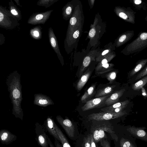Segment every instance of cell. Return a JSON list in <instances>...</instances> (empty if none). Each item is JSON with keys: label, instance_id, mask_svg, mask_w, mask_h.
<instances>
[{"label": "cell", "instance_id": "19", "mask_svg": "<svg viewBox=\"0 0 147 147\" xmlns=\"http://www.w3.org/2000/svg\"><path fill=\"white\" fill-rule=\"evenodd\" d=\"M55 123L52 117L48 116L45 122V127L49 134L60 142V139L56 129Z\"/></svg>", "mask_w": 147, "mask_h": 147}, {"label": "cell", "instance_id": "24", "mask_svg": "<svg viewBox=\"0 0 147 147\" xmlns=\"http://www.w3.org/2000/svg\"><path fill=\"white\" fill-rule=\"evenodd\" d=\"M9 10L11 13L19 21L22 19L21 11L15 5L12 0L9 2Z\"/></svg>", "mask_w": 147, "mask_h": 147}, {"label": "cell", "instance_id": "50", "mask_svg": "<svg viewBox=\"0 0 147 147\" xmlns=\"http://www.w3.org/2000/svg\"><path fill=\"white\" fill-rule=\"evenodd\" d=\"M145 21L147 22V15L145 18Z\"/></svg>", "mask_w": 147, "mask_h": 147}, {"label": "cell", "instance_id": "26", "mask_svg": "<svg viewBox=\"0 0 147 147\" xmlns=\"http://www.w3.org/2000/svg\"><path fill=\"white\" fill-rule=\"evenodd\" d=\"M147 63V58L139 60L136 62L135 66L130 72L129 77H131L136 74L146 65Z\"/></svg>", "mask_w": 147, "mask_h": 147}, {"label": "cell", "instance_id": "11", "mask_svg": "<svg viewBox=\"0 0 147 147\" xmlns=\"http://www.w3.org/2000/svg\"><path fill=\"white\" fill-rule=\"evenodd\" d=\"M56 119L68 137L70 138H74L75 132V127L71 120L68 119H64L60 115L57 116Z\"/></svg>", "mask_w": 147, "mask_h": 147}, {"label": "cell", "instance_id": "29", "mask_svg": "<svg viewBox=\"0 0 147 147\" xmlns=\"http://www.w3.org/2000/svg\"><path fill=\"white\" fill-rule=\"evenodd\" d=\"M42 28L40 26H37L31 28L30 34L33 38L36 40L40 39L42 37Z\"/></svg>", "mask_w": 147, "mask_h": 147}, {"label": "cell", "instance_id": "22", "mask_svg": "<svg viewBox=\"0 0 147 147\" xmlns=\"http://www.w3.org/2000/svg\"><path fill=\"white\" fill-rule=\"evenodd\" d=\"M92 71L89 69L83 74L78 81L76 88L78 91L80 90L84 86L91 75Z\"/></svg>", "mask_w": 147, "mask_h": 147}, {"label": "cell", "instance_id": "20", "mask_svg": "<svg viewBox=\"0 0 147 147\" xmlns=\"http://www.w3.org/2000/svg\"><path fill=\"white\" fill-rule=\"evenodd\" d=\"M127 130L137 138L147 142V133L142 128L137 127L134 126H129L127 127Z\"/></svg>", "mask_w": 147, "mask_h": 147}, {"label": "cell", "instance_id": "35", "mask_svg": "<svg viewBox=\"0 0 147 147\" xmlns=\"http://www.w3.org/2000/svg\"><path fill=\"white\" fill-rule=\"evenodd\" d=\"M58 1V0H39L37 2L36 4L38 5L48 8Z\"/></svg>", "mask_w": 147, "mask_h": 147}, {"label": "cell", "instance_id": "33", "mask_svg": "<svg viewBox=\"0 0 147 147\" xmlns=\"http://www.w3.org/2000/svg\"><path fill=\"white\" fill-rule=\"evenodd\" d=\"M147 83V76H144L140 80L132 84V88L134 90H138L141 89Z\"/></svg>", "mask_w": 147, "mask_h": 147}, {"label": "cell", "instance_id": "31", "mask_svg": "<svg viewBox=\"0 0 147 147\" xmlns=\"http://www.w3.org/2000/svg\"><path fill=\"white\" fill-rule=\"evenodd\" d=\"M129 103V101L128 100H126L123 101L118 102L110 106H108L106 107L101 109V110L102 112H109L110 110L114 109L119 107L123 105H128Z\"/></svg>", "mask_w": 147, "mask_h": 147}, {"label": "cell", "instance_id": "46", "mask_svg": "<svg viewBox=\"0 0 147 147\" xmlns=\"http://www.w3.org/2000/svg\"><path fill=\"white\" fill-rule=\"evenodd\" d=\"M95 1V0H88V1L89 2V4L90 6V9H92V8L93 7Z\"/></svg>", "mask_w": 147, "mask_h": 147}, {"label": "cell", "instance_id": "1", "mask_svg": "<svg viewBox=\"0 0 147 147\" xmlns=\"http://www.w3.org/2000/svg\"><path fill=\"white\" fill-rule=\"evenodd\" d=\"M9 97L13 105L12 114L22 120L23 113L21 104L22 100L20 76L16 71L11 73L6 81Z\"/></svg>", "mask_w": 147, "mask_h": 147}, {"label": "cell", "instance_id": "2", "mask_svg": "<svg viewBox=\"0 0 147 147\" xmlns=\"http://www.w3.org/2000/svg\"><path fill=\"white\" fill-rule=\"evenodd\" d=\"M92 121L91 134L96 143H98L103 138H107L105 132L109 134L114 139L117 140L118 138L115 134L113 127L109 121L107 120Z\"/></svg>", "mask_w": 147, "mask_h": 147}, {"label": "cell", "instance_id": "39", "mask_svg": "<svg viewBox=\"0 0 147 147\" xmlns=\"http://www.w3.org/2000/svg\"><path fill=\"white\" fill-rule=\"evenodd\" d=\"M147 75V65H146L144 68L141 71L139 74L137 75L135 80H138Z\"/></svg>", "mask_w": 147, "mask_h": 147}, {"label": "cell", "instance_id": "10", "mask_svg": "<svg viewBox=\"0 0 147 147\" xmlns=\"http://www.w3.org/2000/svg\"><path fill=\"white\" fill-rule=\"evenodd\" d=\"M111 94L104 96L96 98L88 101L82 107V111H84L93 109L105 106V100Z\"/></svg>", "mask_w": 147, "mask_h": 147}, {"label": "cell", "instance_id": "17", "mask_svg": "<svg viewBox=\"0 0 147 147\" xmlns=\"http://www.w3.org/2000/svg\"><path fill=\"white\" fill-rule=\"evenodd\" d=\"M34 103L38 106L45 107L54 104L51 98L47 95L38 94H34Z\"/></svg>", "mask_w": 147, "mask_h": 147}, {"label": "cell", "instance_id": "6", "mask_svg": "<svg viewBox=\"0 0 147 147\" xmlns=\"http://www.w3.org/2000/svg\"><path fill=\"white\" fill-rule=\"evenodd\" d=\"M114 11L118 17L125 22L133 24H135V14L136 13L130 7L115 6Z\"/></svg>", "mask_w": 147, "mask_h": 147}, {"label": "cell", "instance_id": "36", "mask_svg": "<svg viewBox=\"0 0 147 147\" xmlns=\"http://www.w3.org/2000/svg\"><path fill=\"white\" fill-rule=\"evenodd\" d=\"M117 72L114 71L108 73L106 75L107 80L109 82L110 84H112L115 79Z\"/></svg>", "mask_w": 147, "mask_h": 147}, {"label": "cell", "instance_id": "9", "mask_svg": "<svg viewBox=\"0 0 147 147\" xmlns=\"http://www.w3.org/2000/svg\"><path fill=\"white\" fill-rule=\"evenodd\" d=\"M45 129V127L40 124L36 123L35 131L36 141L39 145L42 147H48L47 135L46 133Z\"/></svg>", "mask_w": 147, "mask_h": 147}, {"label": "cell", "instance_id": "21", "mask_svg": "<svg viewBox=\"0 0 147 147\" xmlns=\"http://www.w3.org/2000/svg\"><path fill=\"white\" fill-rule=\"evenodd\" d=\"M125 91V89L123 88L111 94L105 100L106 105L109 106L118 102L119 98L122 96Z\"/></svg>", "mask_w": 147, "mask_h": 147}, {"label": "cell", "instance_id": "30", "mask_svg": "<svg viewBox=\"0 0 147 147\" xmlns=\"http://www.w3.org/2000/svg\"><path fill=\"white\" fill-rule=\"evenodd\" d=\"M114 65L112 63H107L102 65L95 72L97 74H101L108 72L113 69Z\"/></svg>", "mask_w": 147, "mask_h": 147}, {"label": "cell", "instance_id": "41", "mask_svg": "<svg viewBox=\"0 0 147 147\" xmlns=\"http://www.w3.org/2000/svg\"><path fill=\"white\" fill-rule=\"evenodd\" d=\"M127 105H123L119 107L114 109L112 110H110L109 112H113L115 113H118L123 111Z\"/></svg>", "mask_w": 147, "mask_h": 147}, {"label": "cell", "instance_id": "49", "mask_svg": "<svg viewBox=\"0 0 147 147\" xmlns=\"http://www.w3.org/2000/svg\"><path fill=\"white\" fill-rule=\"evenodd\" d=\"M130 147H135L134 145L132 143H131Z\"/></svg>", "mask_w": 147, "mask_h": 147}, {"label": "cell", "instance_id": "48", "mask_svg": "<svg viewBox=\"0 0 147 147\" xmlns=\"http://www.w3.org/2000/svg\"><path fill=\"white\" fill-rule=\"evenodd\" d=\"M14 1L18 6L22 7V6L20 4V1L19 0H14Z\"/></svg>", "mask_w": 147, "mask_h": 147}, {"label": "cell", "instance_id": "3", "mask_svg": "<svg viewBox=\"0 0 147 147\" xmlns=\"http://www.w3.org/2000/svg\"><path fill=\"white\" fill-rule=\"evenodd\" d=\"M84 16L81 2H78L70 18L64 40V48L67 45L70 38L74 31L84 24Z\"/></svg>", "mask_w": 147, "mask_h": 147}, {"label": "cell", "instance_id": "27", "mask_svg": "<svg viewBox=\"0 0 147 147\" xmlns=\"http://www.w3.org/2000/svg\"><path fill=\"white\" fill-rule=\"evenodd\" d=\"M116 86H108L99 90L96 93L95 97L98 98L105 96L111 94Z\"/></svg>", "mask_w": 147, "mask_h": 147}, {"label": "cell", "instance_id": "13", "mask_svg": "<svg viewBox=\"0 0 147 147\" xmlns=\"http://www.w3.org/2000/svg\"><path fill=\"white\" fill-rule=\"evenodd\" d=\"M98 22V18L96 16L93 24L90 25L88 38L90 39V44L92 45H94L97 42L98 36L99 35L101 28V26L99 25Z\"/></svg>", "mask_w": 147, "mask_h": 147}, {"label": "cell", "instance_id": "5", "mask_svg": "<svg viewBox=\"0 0 147 147\" xmlns=\"http://www.w3.org/2000/svg\"><path fill=\"white\" fill-rule=\"evenodd\" d=\"M19 21L6 7L0 6V27L10 30L19 26Z\"/></svg>", "mask_w": 147, "mask_h": 147}, {"label": "cell", "instance_id": "38", "mask_svg": "<svg viewBox=\"0 0 147 147\" xmlns=\"http://www.w3.org/2000/svg\"><path fill=\"white\" fill-rule=\"evenodd\" d=\"M131 143L128 140L122 138L120 141L121 147H130Z\"/></svg>", "mask_w": 147, "mask_h": 147}, {"label": "cell", "instance_id": "42", "mask_svg": "<svg viewBox=\"0 0 147 147\" xmlns=\"http://www.w3.org/2000/svg\"><path fill=\"white\" fill-rule=\"evenodd\" d=\"M90 135L91 147H99L97 144L98 143L94 141L92 135L90 134Z\"/></svg>", "mask_w": 147, "mask_h": 147}, {"label": "cell", "instance_id": "14", "mask_svg": "<svg viewBox=\"0 0 147 147\" xmlns=\"http://www.w3.org/2000/svg\"><path fill=\"white\" fill-rule=\"evenodd\" d=\"M100 51L97 49L90 51L85 57L82 62L79 73V76L80 77L88 67L91 62L96 60V59L99 54Z\"/></svg>", "mask_w": 147, "mask_h": 147}, {"label": "cell", "instance_id": "34", "mask_svg": "<svg viewBox=\"0 0 147 147\" xmlns=\"http://www.w3.org/2000/svg\"><path fill=\"white\" fill-rule=\"evenodd\" d=\"M130 1L133 6L138 10H140L142 9L144 10H147L146 4L142 0H130Z\"/></svg>", "mask_w": 147, "mask_h": 147}, {"label": "cell", "instance_id": "47", "mask_svg": "<svg viewBox=\"0 0 147 147\" xmlns=\"http://www.w3.org/2000/svg\"><path fill=\"white\" fill-rule=\"evenodd\" d=\"M142 95L144 96V97H147V94L146 93V92L144 89V88L143 87L142 88Z\"/></svg>", "mask_w": 147, "mask_h": 147}, {"label": "cell", "instance_id": "28", "mask_svg": "<svg viewBox=\"0 0 147 147\" xmlns=\"http://www.w3.org/2000/svg\"><path fill=\"white\" fill-rule=\"evenodd\" d=\"M55 127L63 147H71L66 137L56 123Z\"/></svg>", "mask_w": 147, "mask_h": 147}, {"label": "cell", "instance_id": "16", "mask_svg": "<svg viewBox=\"0 0 147 147\" xmlns=\"http://www.w3.org/2000/svg\"><path fill=\"white\" fill-rule=\"evenodd\" d=\"M78 3L77 0H72L68 2L63 7L62 15L64 20H67L71 18Z\"/></svg>", "mask_w": 147, "mask_h": 147}, {"label": "cell", "instance_id": "18", "mask_svg": "<svg viewBox=\"0 0 147 147\" xmlns=\"http://www.w3.org/2000/svg\"><path fill=\"white\" fill-rule=\"evenodd\" d=\"M17 139V136L8 130L3 129L0 131V140L2 144L7 145Z\"/></svg>", "mask_w": 147, "mask_h": 147}, {"label": "cell", "instance_id": "15", "mask_svg": "<svg viewBox=\"0 0 147 147\" xmlns=\"http://www.w3.org/2000/svg\"><path fill=\"white\" fill-rule=\"evenodd\" d=\"M133 30H128L120 34L115 40L114 45L118 48L129 41L134 35Z\"/></svg>", "mask_w": 147, "mask_h": 147}, {"label": "cell", "instance_id": "25", "mask_svg": "<svg viewBox=\"0 0 147 147\" xmlns=\"http://www.w3.org/2000/svg\"><path fill=\"white\" fill-rule=\"evenodd\" d=\"M115 45L113 44H111L109 46H107L97 56L96 59V62H100L105 57L110 53L113 51L115 49Z\"/></svg>", "mask_w": 147, "mask_h": 147}, {"label": "cell", "instance_id": "40", "mask_svg": "<svg viewBox=\"0 0 147 147\" xmlns=\"http://www.w3.org/2000/svg\"><path fill=\"white\" fill-rule=\"evenodd\" d=\"M100 145L102 147H111L110 143L107 138H103L100 141Z\"/></svg>", "mask_w": 147, "mask_h": 147}, {"label": "cell", "instance_id": "4", "mask_svg": "<svg viewBox=\"0 0 147 147\" xmlns=\"http://www.w3.org/2000/svg\"><path fill=\"white\" fill-rule=\"evenodd\" d=\"M147 47V32L142 31L137 37L127 45L121 51L125 55H129L142 51Z\"/></svg>", "mask_w": 147, "mask_h": 147}, {"label": "cell", "instance_id": "37", "mask_svg": "<svg viewBox=\"0 0 147 147\" xmlns=\"http://www.w3.org/2000/svg\"><path fill=\"white\" fill-rule=\"evenodd\" d=\"M82 146L83 147H91L90 134L84 138Z\"/></svg>", "mask_w": 147, "mask_h": 147}, {"label": "cell", "instance_id": "43", "mask_svg": "<svg viewBox=\"0 0 147 147\" xmlns=\"http://www.w3.org/2000/svg\"><path fill=\"white\" fill-rule=\"evenodd\" d=\"M5 37L1 33L0 34V45H2L4 43L5 41Z\"/></svg>", "mask_w": 147, "mask_h": 147}, {"label": "cell", "instance_id": "8", "mask_svg": "<svg viewBox=\"0 0 147 147\" xmlns=\"http://www.w3.org/2000/svg\"><path fill=\"white\" fill-rule=\"evenodd\" d=\"M53 10L43 12H36L33 13L28 20V24L32 25L44 24L49 19Z\"/></svg>", "mask_w": 147, "mask_h": 147}, {"label": "cell", "instance_id": "7", "mask_svg": "<svg viewBox=\"0 0 147 147\" xmlns=\"http://www.w3.org/2000/svg\"><path fill=\"white\" fill-rule=\"evenodd\" d=\"M126 114L124 111L118 113L102 112L91 114L88 115V119L89 121L108 120L121 117Z\"/></svg>", "mask_w": 147, "mask_h": 147}, {"label": "cell", "instance_id": "23", "mask_svg": "<svg viewBox=\"0 0 147 147\" xmlns=\"http://www.w3.org/2000/svg\"><path fill=\"white\" fill-rule=\"evenodd\" d=\"M96 85L94 84L91 86L85 92L81 98V101L83 103H86L90 100L91 98L95 94Z\"/></svg>", "mask_w": 147, "mask_h": 147}, {"label": "cell", "instance_id": "44", "mask_svg": "<svg viewBox=\"0 0 147 147\" xmlns=\"http://www.w3.org/2000/svg\"><path fill=\"white\" fill-rule=\"evenodd\" d=\"M60 142L56 138H54V144L55 147H63Z\"/></svg>", "mask_w": 147, "mask_h": 147}, {"label": "cell", "instance_id": "12", "mask_svg": "<svg viewBox=\"0 0 147 147\" xmlns=\"http://www.w3.org/2000/svg\"><path fill=\"white\" fill-rule=\"evenodd\" d=\"M48 37L51 47L57 54L59 60L63 66L64 64L63 57L60 52L57 38L51 27H49L48 29Z\"/></svg>", "mask_w": 147, "mask_h": 147}, {"label": "cell", "instance_id": "32", "mask_svg": "<svg viewBox=\"0 0 147 147\" xmlns=\"http://www.w3.org/2000/svg\"><path fill=\"white\" fill-rule=\"evenodd\" d=\"M116 55L115 52L113 51L110 53L99 62L95 68V70H97L102 65L108 63L114 58Z\"/></svg>", "mask_w": 147, "mask_h": 147}, {"label": "cell", "instance_id": "45", "mask_svg": "<svg viewBox=\"0 0 147 147\" xmlns=\"http://www.w3.org/2000/svg\"><path fill=\"white\" fill-rule=\"evenodd\" d=\"M47 139L48 140V143L50 147H55L53 144L52 142L51 141L50 138H49L48 136H47Z\"/></svg>", "mask_w": 147, "mask_h": 147}]
</instances>
